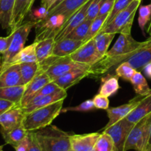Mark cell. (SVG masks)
<instances>
[{"instance_id":"obj_1","label":"cell","mask_w":151,"mask_h":151,"mask_svg":"<svg viewBox=\"0 0 151 151\" xmlns=\"http://www.w3.org/2000/svg\"><path fill=\"white\" fill-rule=\"evenodd\" d=\"M34 133L42 151H71V134L56 125H50Z\"/></svg>"},{"instance_id":"obj_2","label":"cell","mask_w":151,"mask_h":151,"mask_svg":"<svg viewBox=\"0 0 151 151\" xmlns=\"http://www.w3.org/2000/svg\"><path fill=\"white\" fill-rule=\"evenodd\" d=\"M64 100L55 102L44 107L25 114L22 125L28 131H35L51 125L61 114Z\"/></svg>"},{"instance_id":"obj_3","label":"cell","mask_w":151,"mask_h":151,"mask_svg":"<svg viewBox=\"0 0 151 151\" xmlns=\"http://www.w3.org/2000/svg\"><path fill=\"white\" fill-rule=\"evenodd\" d=\"M36 24V22H35L28 21L24 22L21 26L13 31V38L10 41V45L1 57L0 70H3L11 65L12 60L15 56L25 47V43L30 32Z\"/></svg>"},{"instance_id":"obj_4","label":"cell","mask_w":151,"mask_h":151,"mask_svg":"<svg viewBox=\"0 0 151 151\" xmlns=\"http://www.w3.org/2000/svg\"><path fill=\"white\" fill-rule=\"evenodd\" d=\"M39 69L44 71L50 81H53L58 77L63 75L75 69H89L91 66L74 61L69 56L58 57L52 55L50 58L38 63Z\"/></svg>"},{"instance_id":"obj_5","label":"cell","mask_w":151,"mask_h":151,"mask_svg":"<svg viewBox=\"0 0 151 151\" xmlns=\"http://www.w3.org/2000/svg\"><path fill=\"white\" fill-rule=\"evenodd\" d=\"M142 0H133L124 10L120 12L110 23L104 26L99 33H125L131 34V27L136 10Z\"/></svg>"},{"instance_id":"obj_6","label":"cell","mask_w":151,"mask_h":151,"mask_svg":"<svg viewBox=\"0 0 151 151\" xmlns=\"http://www.w3.org/2000/svg\"><path fill=\"white\" fill-rule=\"evenodd\" d=\"M151 127V113L136 122L130 131L124 145V151H142L146 147Z\"/></svg>"},{"instance_id":"obj_7","label":"cell","mask_w":151,"mask_h":151,"mask_svg":"<svg viewBox=\"0 0 151 151\" xmlns=\"http://www.w3.org/2000/svg\"><path fill=\"white\" fill-rule=\"evenodd\" d=\"M67 19L62 14H53L47 16L45 19L37 22L35 25V41H41L56 37Z\"/></svg>"},{"instance_id":"obj_8","label":"cell","mask_w":151,"mask_h":151,"mask_svg":"<svg viewBox=\"0 0 151 151\" xmlns=\"http://www.w3.org/2000/svg\"><path fill=\"white\" fill-rule=\"evenodd\" d=\"M134 125V123L124 118L103 130L102 132L106 133L112 139L114 151H124L126 140Z\"/></svg>"},{"instance_id":"obj_9","label":"cell","mask_w":151,"mask_h":151,"mask_svg":"<svg viewBox=\"0 0 151 151\" xmlns=\"http://www.w3.org/2000/svg\"><path fill=\"white\" fill-rule=\"evenodd\" d=\"M74 61L92 66L102 58V56L98 52L96 43L93 38L84 43L78 50L70 55Z\"/></svg>"},{"instance_id":"obj_10","label":"cell","mask_w":151,"mask_h":151,"mask_svg":"<svg viewBox=\"0 0 151 151\" xmlns=\"http://www.w3.org/2000/svg\"><path fill=\"white\" fill-rule=\"evenodd\" d=\"M151 61V36L143 41L138 50L127 56L123 62H127L136 71L142 70L144 66Z\"/></svg>"},{"instance_id":"obj_11","label":"cell","mask_w":151,"mask_h":151,"mask_svg":"<svg viewBox=\"0 0 151 151\" xmlns=\"http://www.w3.org/2000/svg\"><path fill=\"white\" fill-rule=\"evenodd\" d=\"M143 98V96L137 95L136 97H133L132 100H130L128 103H125V104H123L121 106H118V107L108 108L106 111L107 114V116L109 118V121H108L107 124L101 130V131L106 129L108 127L111 126L118 121L121 120V119L125 118L137 106L139 102Z\"/></svg>"},{"instance_id":"obj_12","label":"cell","mask_w":151,"mask_h":151,"mask_svg":"<svg viewBox=\"0 0 151 151\" xmlns=\"http://www.w3.org/2000/svg\"><path fill=\"white\" fill-rule=\"evenodd\" d=\"M93 0H89L83 6H81L76 13L71 16V17L63 25V27L61 29L60 32L58 33L56 37L55 38V41H57L59 40L63 39L66 38L75 28H76L80 24L82 23L86 19L87 16V9L90 6V3Z\"/></svg>"},{"instance_id":"obj_13","label":"cell","mask_w":151,"mask_h":151,"mask_svg":"<svg viewBox=\"0 0 151 151\" xmlns=\"http://www.w3.org/2000/svg\"><path fill=\"white\" fill-rule=\"evenodd\" d=\"M50 81H51L48 75L44 71L39 69L38 73L34 77L33 79L26 85V88H25L23 97L21 100L19 106L21 108H23L33 97V96Z\"/></svg>"},{"instance_id":"obj_14","label":"cell","mask_w":151,"mask_h":151,"mask_svg":"<svg viewBox=\"0 0 151 151\" xmlns=\"http://www.w3.org/2000/svg\"><path fill=\"white\" fill-rule=\"evenodd\" d=\"M100 134V132L85 134H71V150L94 151L95 145Z\"/></svg>"},{"instance_id":"obj_15","label":"cell","mask_w":151,"mask_h":151,"mask_svg":"<svg viewBox=\"0 0 151 151\" xmlns=\"http://www.w3.org/2000/svg\"><path fill=\"white\" fill-rule=\"evenodd\" d=\"M67 95H68L67 91L63 90V91H60V92L55 93V94H53L38 96V97H33L23 108H22V111H23L25 114L33 111L36 110V109L44 107V106H48V105L55 103V102L65 100L67 97Z\"/></svg>"},{"instance_id":"obj_16","label":"cell","mask_w":151,"mask_h":151,"mask_svg":"<svg viewBox=\"0 0 151 151\" xmlns=\"http://www.w3.org/2000/svg\"><path fill=\"white\" fill-rule=\"evenodd\" d=\"M25 113L19 106H15L0 114L1 129L8 131L22 123Z\"/></svg>"},{"instance_id":"obj_17","label":"cell","mask_w":151,"mask_h":151,"mask_svg":"<svg viewBox=\"0 0 151 151\" xmlns=\"http://www.w3.org/2000/svg\"><path fill=\"white\" fill-rule=\"evenodd\" d=\"M85 78H88V69H75L58 77L52 81L67 91Z\"/></svg>"},{"instance_id":"obj_18","label":"cell","mask_w":151,"mask_h":151,"mask_svg":"<svg viewBox=\"0 0 151 151\" xmlns=\"http://www.w3.org/2000/svg\"><path fill=\"white\" fill-rule=\"evenodd\" d=\"M22 85L19 64H12L0 70V88Z\"/></svg>"},{"instance_id":"obj_19","label":"cell","mask_w":151,"mask_h":151,"mask_svg":"<svg viewBox=\"0 0 151 151\" xmlns=\"http://www.w3.org/2000/svg\"><path fill=\"white\" fill-rule=\"evenodd\" d=\"M31 9V0H16L12 16L11 32L24 23L25 17Z\"/></svg>"},{"instance_id":"obj_20","label":"cell","mask_w":151,"mask_h":151,"mask_svg":"<svg viewBox=\"0 0 151 151\" xmlns=\"http://www.w3.org/2000/svg\"><path fill=\"white\" fill-rule=\"evenodd\" d=\"M83 44L84 42L82 41H77L68 38L59 40L55 41L52 55L58 57L69 56L76 51Z\"/></svg>"},{"instance_id":"obj_21","label":"cell","mask_w":151,"mask_h":151,"mask_svg":"<svg viewBox=\"0 0 151 151\" xmlns=\"http://www.w3.org/2000/svg\"><path fill=\"white\" fill-rule=\"evenodd\" d=\"M87 1L89 0H63L56 7L49 10L48 16L53 14H62L68 21L71 16Z\"/></svg>"},{"instance_id":"obj_22","label":"cell","mask_w":151,"mask_h":151,"mask_svg":"<svg viewBox=\"0 0 151 151\" xmlns=\"http://www.w3.org/2000/svg\"><path fill=\"white\" fill-rule=\"evenodd\" d=\"M151 113V93L144 97L136 108L126 116V119L136 124L142 118Z\"/></svg>"},{"instance_id":"obj_23","label":"cell","mask_w":151,"mask_h":151,"mask_svg":"<svg viewBox=\"0 0 151 151\" xmlns=\"http://www.w3.org/2000/svg\"><path fill=\"white\" fill-rule=\"evenodd\" d=\"M0 132L6 144L15 147L27 137L28 131L24 128L22 123L8 131L0 129Z\"/></svg>"},{"instance_id":"obj_24","label":"cell","mask_w":151,"mask_h":151,"mask_svg":"<svg viewBox=\"0 0 151 151\" xmlns=\"http://www.w3.org/2000/svg\"><path fill=\"white\" fill-rule=\"evenodd\" d=\"M16 0H0V26L11 32V20Z\"/></svg>"},{"instance_id":"obj_25","label":"cell","mask_w":151,"mask_h":151,"mask_svg":"<svg viewBox=\"0 0 151 151\" xmlns=\"http://www.w3.org/2000/svg\"><path fill=\"white\" fill-rule=\"evenodd\" d=\"M25 88H26V85L0 88V98L10 100L19 106Z\"/></svg>"},{"instance_id":"obj_26","label":"cell","mask_w":151,"mask_h":151,"mask_svg":"<svg viewBox=\"0 0 151 151\" xmlns=\"http://www.w3.org/2000/svg\"><path fill=\"white\" fill-rule=\"evenodd\" d=\"M54 44L55 40L53 38H47L37 41L36 46V54L38 63H42L52 56Z\"/></svg>"},{"instance_id":"obj_27","label":"cell","mask_w":151,"mask_h":151,"mask_svg":"<svg viewBox=\"0 0 151 151\" xmlns=\"http://www.w3.org/2000/svg\"><path fill=\"white\" fill-rule=\"evenodd\" d=\"M36 42L34 41L32 44L25 47L12 60V64H20L23 63H34L37 61L36 54Z\"/></svg>"},{"instance_id":"obj_28","label":"cell","mask_w":151,"mask_h":151,"mask_svg":"<svg viewBox=\"0 0 151 151\" xmlns=\"http://www.w3.org/2000/svg\"><path fill=\"white\" fill-rule=\"evenodd\" d=\"M119 88L118 77L116 75L111 76L109 74H107L106 76L102 77V83L99 94L109 97L116 93Z\"/></svg>"},{"instance_id":"obj_29","label":"cell","mask_w":151,"mask_h":151,"mask_svg":"<svg viewBox=\"0 0 151 151\" xmlns=\"http://www.w3.org/2000/svg\"><path fill=\"white\" fill-rule=\"evenodd\" d=\"M130 82L133 85V89L137 95L145 97L151 93V88H150L144 76L139 71L135 72Z\"/></svg>"},{"instance_id":"obj_30","label":"cell","mask_w":151,"mask_h":151,"mask_svg":"<svg viewBox=\"0 0 151 151\" xmlns=\"http://www.w3.org/2000/svg\"><path fill=\"white\" fill-rule=\"evenodd\" d=\"M19 69L22 85H27L38 73L39 70V64L38 62L20 63Z\"/></svg>"},{"instance_id":"obj_31","label":"cell","mask_w":151,"mask_h":151,"mask_svg":"<svg viewBox=\"0 0 151 151\" xmlns=\"http://www.w3.org/2000/svg\"><path fill=\"white\" fill-rule=\"evenodd\" d=\"M115 34L114 33L101 32V33H98L93 38L95 43H96V49L102 57L108 51V48H109L113 38H115Z\"/></svg>"},{"instance_id":"obj_32","label":"cell","mask_w":151,"mask_h":151,"mask_svg":"<svg viewBox=\"0 0 151 151\" xmlns=\"http://www.w3.org/2000/svg\"><path fill=\"white\" fill-rule=\"evenodd\" d=\"M91 22V20L86 19L82 23L80 24L76 28H75L66 38L83 41L88 33Z\"/></svg>"},{"instance_id":"obj_33","label":"cell","mask_w":151,"mask_h":151,"mask_svg":"<svg viewBox=\"0 0 151 151\" xmlns=\"http://www.w3.org/2000/svg\"><path fill=\"white\" fill-rule=\"evenodd\" d=\"M107 18V16H97V17L95 18V19L92 21L90 29H89L88 33H87V36L85 37V38L84 39L83 42L85 43L87 42V41H90V39L94 38V37L99 33V31H100L101 29L102 28V27L104 26V24H105Z\"/></svg>"},{"instance_id":"obj_34","label":"cell","mask_w":151,"mask_h":151,"mask_svg":"<svg viewBox=\"0 0 151 151\" xmlns=\"http://www.w3.org/2000/svg\"><path fill=\"white\" fill-rule=\"evenodd\" d=\"M151 19V2L147 5L140 6L139 10V18H138V22L139 26L142 30V33L145 35V27L147 24L150 22Z\"/></svg>"},{"instance_id":"obj_35","label":"cell","mask_w":151,"mask_h":151,"mask_svg":"<svg viewBox=\"0 0 151 151\" xmlns=\"http://www.w3.org/2000/svg\"><path fill=\"white\" fill-rule=\"evenodd\" d=\"M94 151H114L113 142L108 134L101 133L95 145Z\"/></svg>"},{"instance_id":"obj_36","label":"cell","mask_w":151,"mask_h":151,"mask_svg":"<svg viewBox=\"0 0 151 151\" xmlns=\"http://www.w3.org/2000/svg\"><path fill=\"white\" fill-rule=\"evenodd\" d=\"M136 72V69L132 67L127 62H122L120 64H118L115 69V75L118 78H120L127 81H130V79Z\"/></svg>"},{"instance_id":"obj_37","label":"cell","mask_w":151,"mask_h":151,"mask_svg":"<svg viewBox=\"0 0 151 151\" xmlns=\"http://www.w3.org/2000/svg\"><path fill=\"white\" fill-rule=\"evenodd\" d=\"M132 1L133 0H115L112 9H111L109 15L107 16V18L106 21H105V24H104V26L110 23L120 12L122 11L123 10H124L127 7Z\"/></svg>"},{"instance_id":"obj_38","label":"cell","mask_w":151,"mask_h":151,"mask_svg":"<svg viewBox=\"0 0 151 151\" xmlns=\"http://www.w3.org/2000/svg\"><path fill=\"white\" fill-rule=\"evenodd\" d=\"M96 107L94 106L93 100H87L83 102L81 104L78 105L77 106H73V107H67L63 109L62 108L61 113H66L68 111H76V112H88L90 111L95 110Z\"/></svg>"},{"instance_id":"obj_39","label":"cell","mask_w":151,"mask_h":151,"mask_svg":"<svg viewBox=\"0 0 151 151\" xmlns=\"http://www.w3.org/2000/svg\"><path fill=\"white\" fill-rule=\"evenodd\" d=\"M64 89H62L60 86L57 85L55 82L53 81H50L49 83H47L46 85H44L35 95L33 96V97H38V96H43V95H49V94H53L55 93L60 92V91H63ZM32 98V99H33Z\"/></svg>"},{"instance_id":"obj_40","label":"cell","mask_w":151,"mask_h":151,"mask_svg":"<svg viewBox=\"0 0 151 151\" xmlns=\"http://www.w3.org/2000/svg\"><path fill=\"white\" fill-rule=\"evenodd\" d=\"M49 14V10H47L45 7H41L36 8L34 10H30V11L28 13V16L30 18L29 21H32V22H38L39 21L42 20V19H45Z\"/></svg>"},{"instance_id":"obj_41","label":"cell","mask_w":151,"mask_h":151,"mask_svg":"<svg viewBox=\"0 0 151 151\" xmlns=\"http://www.w3.org/2000/svg\"><path fill=\"white\" fill-rule=\"evenodd\" d=\"M105 1V0H93L87 9L86 19L93 21L95 18L97 17L99 10Z\"/></svg>"},{"instance_id":"obj_42","label":"cell","mask_w":151,"mask_h":151,"mask_svg":"<svg viewBox=\"0 0 151 151\" xmlns=\"http://www.w3.org/2000/svg\"><path fill=\"white\" fill-rule=\"evenodd\" d=\"M93 102L94 103V106L96 109H103L107 110L109 108L110 101L107 97L102 95L100 94H98L93 97Z\"/></svg>"},{"instance_id":"obj_43","label":"cell","mask_w":151,"mask_h":151,"mask_svg":"<svg viewBox=\"0 0 151 151\" xmlns=\"http://www.w3.org/2000/svg\"><path fill=\"white\" fill-rule=\"evenodd\" d=\"M27 137L28 139V151H42L37 141L34 131H28Z\"/></svg>"},{"instance_id":"obj_44","label":"cell","mask_w":151,"mask_h":151,"mask_svg":"<svg viewBox=\"0 0 151 151\" xmlns=\"http://www.w3.org/2000/svg\"><path fill=\"white\" fill-rule=\"evenodd\" d=\"M12 38H13V32H10L6 37L0 36V60H1V56L4 54V52L8 48Z\"/></svg>"},{"instance_id":"obj_45","label":"cell","mask_w":151,"mask_h":151,"mask_svg":"<svg viewBox=\"0 0 151 151\" xmlns=\"http://www.w3.org/2000/svg\"><path fill=\"white\" fill-rule=\"evenodd\" d=\"M114 2H115V0H105L99 10V14L97 16H107L113 6Z\"/></svg>"},{"instance_id":"obj_46","label":"cell","mask_w":151,"mask_h":151,"mask_svg":"<svg viewBox=\"0 0 151 151\" xmlns=\"http://www.w3.org/2000/svg\"><path fill=\"white\" fill-rule=\"evenodd\" d=\"M15 106H17V105L13 103V102L0 98V114L5 112L6 111L9 110L11 108L14 107Z\"/></svg>"},{"instance_id":"obj_47","label":"cell","mask_w":151,"mask_h":151,"mask_svg":"<svg viewBox=\"0 0 151 151\" xmlns=\"http://www.w3.org/2000/svg\"><path fill=\"white\" fill-rule=\"evenodd\" d=\"M28 137H25L17 146H16L13 148L15 149L16 151H28Z\"/></svg>"},{"instance_id":"obj_48","label":"cell","mask_w":151,"mask_h":151,"mask_svg":"<svg viewBox=\"0 0 151 151\" xmlns=\"http://www.w3.org/2000/svg\"><path fill=\"white\" fill-rule=\"evenodd\" d=\"M57 0H41V6L45 7L47 10H50L52 6L56 2Z\"/></svg>"},{"instance_id":"obj_49","label":"cell","mask_w":151,"mask_h":151,"mask_svg":"<svg viewBox=\"0 0 151 151\" xmlns=\"http://www.w3.org/2000/svg\"><path fill=\"white\" fill-rule=\"evenodd\" d=\"M142 70L144 72L145 75H146L147 78H150L151 79V61L150 62V63H148L146 66H144Z\"/></svg>"},{"instance_id":"obj_50","label":"cell","mask_w":151,"mask_h":151,"mask_svg":"<svg viewBox=\"0 0 151 151\" xmlns=\"http://www.w3.org/2000/svg\"><path fill=\"white\" fill-rule=\"evenodd\" d=\"M151 145V127H150V136H149V139H148V141H147V145L146 147H144V149L146 148L147 147H148V146H150Z\"/></svg>"},{"instance_id":"obj_51","label":"cell","mask_w":151,"mask_h":151,"mask_svg":"<svg viewBox=\"0 0 151 151\" xmlns=\"http://www.w3.org/2000/svg\"><path fill=\"white\" fill-rule=\"evenodd\" d=\"M147 34H149L150 36H151V21L150 22V24L148 26L147 29Z\"/></svg>"},{"instance_id":"obj_52","label":"cell","mask_w":151,"mask_h":151,"mask_svg":"<svg viewBox=\"0 0 151 151\" xmlns=\"http://www.w3.org/2000/svg\"><path fill=\"white\" fill-rule=\"evenodd\" d=\"M142 151H151V145L150 146H148V147H147L145 149H144Z\"/></svg>"},{"instance_id":"obj_53","label":"cell","mask_w":151,"mask_h":151,"mask_svg":"<svg viewBox=\"0 0 151 151\" xmlns=\"http://www.w3.org/2000/svg\"><path fill=\"white\" fill-rule=\"evenodd\" d=\"M35 1H36V0H31V5H32V7H33V5Z\"/></svg>"},{"instance_id":"obj_54","label":"cell","mask_w":151,"mask_h":151,"mask_svg":"<svg viewBox=\"0 0 151 151\" xmlns=\"http://www.w3.org/2000/svg\"><path fill=\"white\" fill-rule=\"evenodd\" d=\"M3 147L4 145H0V151H3Z\"/></svg>"},{"instance_id":"obj_55","label":"cell","mask_w":151,"mask_h":151,"mask_svg":"<svg viewBox=\"0 0 151 151\" xmlns=\"http://www.w3.org/2000/svg\"><path fill=\"white\" fill-rule=\"evenodd\" d=\"M71 151H72V150H71Z\"/></svg>"}]
</instances>
